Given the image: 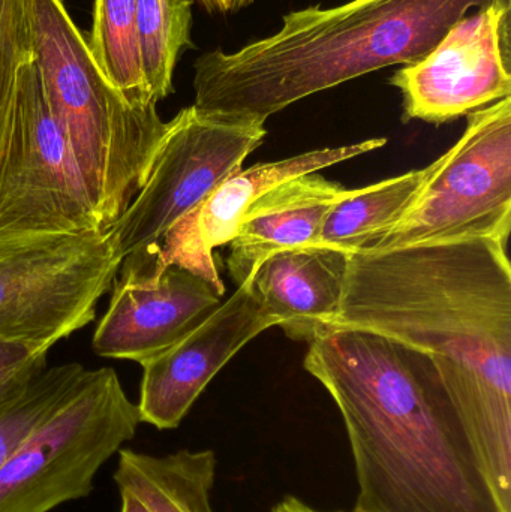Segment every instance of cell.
<instances>
[{"label":"cell","mask_w":511,"mask_h":512,"mask_svg":"<svg viewBox=\"0 0 511 512\" xmlns=\"http://www.w3.org/2000/svg\"><path fill=\"white\" fill-rule=\"evenodd\" d=\"M341 328L378 334L431 358L511 511L509 245L465 237L353 252L327 330Z\"/></svg>","instance_id":"cell-1"},{"label":"cell","mask_w":511,"mask_h":512,"mask_svg":"<svg viewBox=\"0 0 511 512\" xmlns=\"http://www.w3.org/2000/svg\"><path fill=\"white\" fill-rule=\"evenodd\" d=\"M303 366L344 421L357 481L353 512H511L431 358L341 328L311 340Z\"/></svg>","instance_id":"cell-2"},{"label":"cell","mask_w":511,"mask_h":512,"mask_svg":"<svg viewBox=\"0 0 511 512\" xmlns=\"http://www.w3.org/2000/svg\"><path fill=\"white\" fill-rule=\"evenodd\" d=\"M491 0H350L282 17L278 32L194 65L195 107L266 123L290 105L393 65L425 59L471 9Z\"/></svg>","instance_id":"cell-3"},{"label":"cell","mask_w":511,"mask_h":512,"mask_svg":"<svg viewBox=\"0 0 511 512\" xmlns=\"http://www.w3.org/2000/svg\"><path fill=\"white\" fill-rule=\"evenodd\" d=\"M30 12L48 107L107 231L146 182L167 122L111 86L63 0H30Z\"/></svg>","instance_id":"cell-4"},{"label":"cell","mask_w":511,"mask_h":512,"mask_svg":"<svg viewBox=\"0 0 511 512\" xmlns=\"http://www.w3.org/2000/svg\"><path fill=\"white\" fill-rule=\"evenodd\" d=\"M140 424L117 373L86 370L74 393L0 469V512H50L87 498L102 466Z\"/></svg>","instance_id":"cell-5"},{"label":"cell","mask_w":511,"mask_h":512,"mask_svg":"<svg viewBox=\"0 0 511 512\" xmlns=\"http://www.w3.org/2000/svg\"><path fill=\"white\" fill-rule=\"evenodd\" d=\"M98 231L105 233L32 60L21 69L0 156V248Z\"/></svg>","instance_id":"cell-6"},{"label":"cell","mask_w":511,"mask_h":512,"mask_svg":"<svg viewBox=\"0 0 511 512\" xmlns=\"http://www.w3.org/2000/svg\"><path fill=\"white\" fill-rule=\"evenodd\" d=\"M455 146L434 171L401 221L371 249L465 237L509 245L511 230V98L468 114Z\"/></svg>","instance_id":"cell-7"},{"label":"cell","mask_w":511,"mask_h":512,"mask_svg":"<svg viewBox=\"0 0 511 512\" xmlns=\"http://www.w3.org/2000/svg\"><path fill=\"white\" fill-rule=\"evenodd\" d=\"M266 123L219 116L191 105L167 122L146 182L108 228L119 259L161 245L165 234L242 170L263 144Z\"/></svg>","instance_id":"cell-8"},{"label":"cell","mask_w":511,"mask_h":512,"mask_svg":"<svg viewBox=\"0 0 511 512\" xmlns=\"http://www.w3.org/2000/svg\"><path fill=\"white\" fill-rule=\"evenodd\" d=\"M122 259L107 233L0 248V342L56 345L89 325Z\"/></svg>","instance_id":"cell-9"},{"label":"cell","mask_w":511,"mask_h":512,"mask_svg":"<svg viewBox=\"0 0 511 512\" xmlns=\"http://www.w3.org/2000/svg\"><path fill=\"white\" fill-rule=\"evenodd\" d=\"M459 20L420 62L390 77L404 120H458L511 98V0H491Z\"/></svg>","instance_id":"cell-10"},{"label":"cell","mask_w":511,"mask_h":512,"mask_svg":"<svg viewBox=\"0 0 511 512\" xmlns=\"http://www.w3.org/2000/svg\"><path fill=\"white\" fill-rule=\"evenodd\" d=\"M158 249L126 256L114 279L110 306L93 334V351L137 363L161 354L197 327L225 294L203 277L158 265Z\"/></svg>","instance_id":"cell-11"},{"label":"cell","mask_w":511,"mask_h":512,"mask_svg":"<svg viewBox=\"0 0 511 512\" xmlns=\"http://www.w3.org/2000/svg\"><path fill=\"white\" fill-rule=\"evenodd\" d=\"M272 327H278V321L258 300L251 282L237 286L197 327L141 363V423L158 430L177 429L219 370Z\"/></svg>","instance_id":"cell-12"},{"label":"cell","mask_w":511,"mask_h":512,"mask_svg":"<svg viewBox=\"0 0 511 512\" xmlns=\"http://www.w3.org/2000/svg\"><path fill=\"white\" fill-rule=\"evenodd\" d=\"M386 144V138H372L350 146L312 150L293 158L264 162L252 165L248 170L237 171L165 234L158 249L159 267L177 265L185 268L225 294L213 252L216 248L228 246L233 240L243 213L255 200L279 183L350 161Z\"/></svg>","instance_id":"cell-13"},{"label":"cell","mask_w":511,"mask_h":512,"mask_svg":"<svg viewBox=\"0 0 511 512\" xmlns=\"http://www.w3.org/2000/svg\"><path fill=\"white\" fill-rule=\"evenodd\" d=\"M351 189L320 171L279 183L243 213L230 246L227 270L237 286L276 252L321 245L324 219Z\"/></svg>","instance_id":"cell-14"},{"label":"cell","mask_w":511,"mask_h":512,"mask_svg":"<svg viewBox=\"0 0 511 512\" xmlns=\"http://www.w3.org/2000/svg\"><path fill=\"white\" fill-rule=\"evenodd\" d=\"M350 254L326 245L284 249L248 280L278 327L291 339L309 343L338 315Z\"/></svg>","instance_id":"cell-15"},{"label":"cell","mask_w":511,"mask_h":512,"mask_svg":"<svg viewBox=\"0 0 511 512\" xmlns=\"http://www.w3.org/2000/svg\"><path fill=\"white\" fill-rule=\"evenodd\" d=\"M114 483L150 512H216L212 493L218 459L213 450H179L155 456L119 451Z\"/></svg>","instance_id":"cell-16"},{"label":"cell","mask_w":511,"mask_h":512,"mask_svg":"<svg viewBox=\"0 0 511 512\" xmlns=\"http://www.w3.org/2000/svg\"><path fill=\"white\" fill-rule=\"evenodd\" d=\"M434 171V162L422 170L350 191L324 219L321 245L342 251L371 249L408 212Z\"/></svg>","instance_id":"cell-17"},{"label":"cell","mask_w":511,"mask_h":512,"mask_svg":"<svg viewBox=\"0 0 511 512\" xmlns=\"http://www.w3.org/2000/svg\"><path fill=\"white\" fill-rule=\"evenodd\" d=\"M90 54L111 86L135 105H158L141 66L137 0H95L87 41Z\"/></svg>","instance_id":"cell-18"},{"label":"cell","mask_w":511,"mask_h":512,"mask_svg":"<svg viewBox=\"0 0 511 512\" xmlns=\"http://www.w3.org/2000/svg\"><path fill=\"white\" fill-rule=\"evenodd\" d=\"M194 0H137V32L141 66L156 102L173 93L180 54L191 48Z\"/></svg>","instance_id":"cell-19"},{"label":"cell","mask_w":511,"mask_h":512,"mask_svg":"<svg viewBox=\"0 0 511 512\" xmlns=\"http://www.w3.org/2000/svg\"><path fill=\"white\" fill-rule=\"evenodd\" d=\"M86 370L78 363L45 369L20 393L0 405V469L27 436L74 393Z\"/></svg>","instance_id":"cell-20"},{"label":"cell","mask_w":511,"mask_h":512,"mask_svg":"<svg viewBox=\"0 0 511 512\" xmlns=\"http://www.w3.org/2000/svg\"><path fill=\"white\" fill-rule=\"evenodd\" d=\"M35 57L30 0H0V156L11 129L21 69Z\"/></svg>","instance_id":"cell-21"},{"label":"cell","mask_w":511,"mask_h":512,"mask_svg":"<svg viewBox=\"0 0 511 512\" xmlns=\"http://www.w3.org/2000/svg\"><path fill=\"white\" fill-rule=\"evenodd\" d=\"M53 345L0 342V405L47 369Z\"/></svg>","instance_id":"cell-22"},{"label":"cell","mask_w":511,"mask_h":512,"mask_svg":"<svg viewBox=\"0 0 511 512\" xmlns=\"http://www.w3.org/2000/svg\"><path fill=\"white\" fill-rule=\"evenodd\" d=\"M194 2L200 3L209 14L228 15L248 8L254 0H194Z\"/></svg>","instance_id":"cell-23"},{"label":"cell","mask_w":511,"mask_h":512,"mask_svg":"<svg viewBox=\"0 0 511 512\" xmlns=\"http://www.w3.org/2000/svg\"><path fill=\"white\" fill-rule=\"evenodd\" d=\"M270 512H329V511H320L317 508L311 507L308 502L302 501V499L297 498V496L288 495L285 498H282L281 501L276 502L273 505L272 510ZM333 512H342V511H333Z\"/></svg>","instance_id":"cell-24"},{"label":"cell","mask_w":511,"mask_h":512,"mask_svg":"<svg viewBox=\"0 0 511 512\" xmlns=\"http://www.w3.org/2000/svg\"><path fill=\"white\" fill-rule=\"evenodd\" d=\"M120 493V501H122V505H120V512H150L149 508L144 507L140 501H138L135 496L129 495L126 492Z\"/></svg>","instance_id":"cell-25"}]
</instances>
